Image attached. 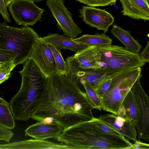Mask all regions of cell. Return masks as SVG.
I'll return each mask as SVG.
<instances>
[{"instance_id":"1f68e13d","label":"cell","mask_w":149,"mask_h":149,"mask_svg":"<svg viewBox=\"0 0 149 149\" xmlns=\"http://www.w3.org/2000/svg\"><path fill=\"white\" fill-rule=\"evenodd\" d=\"M132 149H149V144L143 143L139 140H137L133 143Z\"/></svg>"},{"instance_id":"d6986e66","label":"cell","mask_w":149,"mask_h":149,"mask_svg":"<svg viewBox=\"0 0 149 149\" xmlns=\"http://www.w3.org/2000/svg\"><path fill=\"white\" fill-rule=\"evenodd\" d=\"M111 33L117 38L127 49L139 53L142 46L137 40L134 39L130 34V31H126L117 25H113L111 30Z\"/></svg>"},{"instance_id":"277c9868","label":"cell","mask_w":149,"mask_h":149,"mask_svg":"<svg viewBox=\"0 0 149 149\" xmlns=\"http://www.w3.org/2000/svg\"><path fill=\"white\" fill-rule=\"evenodd\" d=\"M40 37L31 27H15L6 22L0 24V49L13 52L16 56L17 66L29 59L33 49Z\"/></svg>"},{"instance_id":"836d02e7","label":"cell","mask_w":149,"mask_h":149,"mask_svg":"<svg viewBox=\"0 0 149 149\" xmlns=\"http://www.w3.org/2000/svg\"><path fill=\"white\" fill-rule=\"evenodd\" d=\"M15 0H4L6 6L8 7V6L13 1Z\"/></svg>"},{"instance_id":"3957f363","label":"cell","mask_w":149,"mask_h":149,"mask_svg":"<svg viewBox=\"0 0 149 149\" xmlns=\"http://www.w3.org/2000/svg\"><path fill=\"white\" fill-rule=\"evenodd\" d=\"M57 139L64 143L68 149H130L133 146L123 135L104 132L93 120L64 129Z\"/></svg>"},{"instance_id":"30bf717a","label":"cell","mask_w":149,"mask_h":149,"mask_svg":"<svg viewBox=\"0 0 149 149\" xmlns=\"http://www.w3.org/2000/svg\"><path fill=\"white\" fill-rule=\"evenodd\" d=\"M29 58L36 63L47 78L56 73V63L48 43L40 37L35 45Z\"/></svg>"},{"instance_id":"5b68a950","label":"cell","mask_w":149,"mask_h":149,"mask_svg":"<svg viewBox=\"0 0 149 149\" xmlns=\"http://www.w3.org/2000/svg\"><path fill=\"white\" fill-rule=\"evenodd\" d=\"M97 70L113 74L143 66L146 64L139 53L114 45L96 46Z\"/></svg>"},{"instance_id":"7402d4cb","label":"cell","mask_w":149,"mask_h":149,"mask_svg":"<svg viewBox=\"0 0 149 149\" xmlns=\"http://www.w3.org/2000/svg\"><path fill=\"white\" fill-rule=\"evenodd\" d=\"M122 105L125 110L126 117L131 120L134 124L137 107L135 99L131 89L124 98Z\"/></svg>"},{"instance_id":"8fae6325","label":"cell","mask_w":149,"mask_h":149,"mask_svg":"<svg viewBox=\"0 0 149 149\" xmlns=\"http://www.w3.org/2000/svg\"><path fill=\"white\" fill-rule=\"evenodd\" d=\"M66 64L68 68L67 77L79 84L80 80H84L91 84L93 88L112 74L93 69H82L79 67L77 61L74 57L69 58Z\"/></svg>"},{"instance_id":"ac0fdd59","label":"cell","mask_w":149,"mask_h":149,"mask_svg":"<svg viewBox=\"0 0 149 149\" xmlns=\"http://www.w3.org/2000/svg\"><path fill=\"white\" fill-rule=\"evenodd\" d=\"M96 48L95 46H88L73 55L79 68L84 70H97Z\"/></svg>"},{"instance_id":"603a6c76","label":"cell","mask_w":149,"mask_h":149,"mask_svg":"<svg viewBox=\"0 0 149 149\" xmlns=\"http://www.w3.org/2000/svg\"><path fill=\"white\" fill-rule=\"evenodd\" d=\"M47 43L54 57L56 66V73L65 76L68 73V69L66 61L61 54L60 49L54 44Z\"/></svg>"},{"instance_id":"cb8c5ba5","label":"cell","mask_w":149,"mask_h":149,"mask_svg":"<svg viewBox=\"0 0 149 149\" xmlns=\"http://www.w3.org/2000/svg\"><path fill=\"white\" fill-rule=\"evenodd\" d=\"M80 83L84 86L87 95L95 108L101 111V100L95 92L93 85L84 80H80Z\"/></svg>"},{"instance_id":"ffe728a7","label":"cell","mask_w":149,"mask_h":149,"mask_svg":"<svg viewBox=\"0 0 149 149\" xmlns=\"http://www.w3.org/2000/svg\"><path fill=\"white\" fill-rule=\"evenodd\" d=\"M71 39L87 46L108 45L111 44L112 42L111 39L104 33H97L93 35L84 34L78 38H71Z\"/></svg>"},{"instance_id":"ba28073f","label":"cell","mask_w":149,"mask_h":149,"mask_svg":"<svg viewBox=\"0 0 149 149\" xmlns=\"http://www.w3.org/2000/svg\"><path fill=\"white\" fill-rule=\"evenodd\" d=\"M34 2L30 0H15L8 6L9 11L16 24L32 26L37 21H41L45 10Z\"/></svg>"},{"instance_id":"4316f807","label":"cell","mask_w":149,"mask_h":149,"mask_svg":"<svg viewBox=\"0 0 149 149\" xmlns=\"http://www.w3.org/2000/svg\"><path fill=\"white\" fill-rule=\"evenodd\" d=\"M92 7L105 6L112 5L116 0H76Z\"/></svg>"},{"instance_id":"9a60e30c","label":"cell","mask_w":149,"mask_h":149,"mask_svg":"<svg viewBox=\"0 0 149 149\" xmlns=\"http://www.w3.org/2000/svg\"><path fill=\"white\" fill-rule=\"evenodd\" d=\"M123 15L132 18L149 21V4L148 0H119Z\"/></svg>"},{"instance_id":"2e32d148","label":"cell","mask_w":149,"mask_h":149,"mask_svg":"<svg viewBox=\"0 0 149 149\" xmlns=\"http://www.w3.org/2000/svg\"><path fill=\"white\" fill-rule=\"evenodd\" d=\"M0 149H68L66 145L46 140L29 139L0 145Z\"/></svg>"},{"instance_id":"e0dca14e","label":"cell","mask_w":149,"mask_h":149,"mask_svg":"<svg viewBox=\"0 0 149 149\" xmlns=\"http://www.w3.org/2000/svg\"><path fill=\"white\" fill-rule=\"evenodd\" d=\"M41 38L46 42L54 44L60 50H68L75 53L88 47L72 40L71 38L58 33H51Z\"/></svg>"},{"instance_id":"f1b7e54d","label":"cell","mask_w":149,"mask_h":149,"mask_svg":"<svg viewBox=\"0 0 149 149\" xmlns=\"http://www.w3.org/2000/svg\"><path fill=\"white\" fill-rule=\"evenodd\" d=\"M11 130L0 125V140L9 142L14 135Z\"/></svg>"},{"instance_id":"44dd1931","label":"cell","mask_w":149,"mask_h":149,"mask_svg":"<svg viewBox=\"0 0 149 149\" xmlns=\"http://www.w3.org/2000/svg\"><path fill=\"white\" fill-rule=\"evenodd\" d=\"M10 103L0 97V125L12 130L15 127V119Z\"/></svg>"},{"instance_id":"f546056e","label":"cell","mask_w":149,"mask_h":149,"mask_svg":"<svg viewBox=\"0 0 149 149\" xmlns=\"http://www.w3.org/2000/svg\"><path fill=\"white\" fill-rule=\"evenodd\" d=\"M4 0H0V12L4 19L7 22L10 23L11 20L7 9Z\"/></svg>"},{"instance_id":"6da1fadb","label":"cell","mask_w":149,"mask_h":149,"mask_svg":"<svg viewBox=\"0 0 149 149\" xmlns=\"http://www.w3.org/2000/svg\"><path fill=\"white\" fill-rule=\"evenodd\" d=\"M79 84L57 73L47 78L46 86L31 118L38 122L46 117L64 129L94 119L95 109Z\"/></svg>"},{"instance_id":"52a82bcc","label":"cell","mask_w":149,"mask_h":149,"mask_svg":"<svg viewBox=\"0 0 149 149\" xmlns=\"http://www.w3.org/2000/svg\"><path fill=\"white\" fill-rule=\"evenodd\" d=\"M140 78L137 79L131 89L137 107L134 124L138 139L149 142V96L143 88Z\"/></svg>"},{"instance_id":"9c48e42d","label":"cell","mask_w":149,"mask_h":149,"mask_svg":"<svg viewBox=\"0 0 149 149\" xmlns=\"http://www.w3.org/2000/svg\"><path fill=\"white\" fill-rule=\"evenodd\" d=\"M46 4L63 35L75 38L82 33V30L73 20L72 13L64 6L63 0H47Z\"/></svg>"},{"instance_id":"d4e9b609","label":"cell","mask_w":149,"mask_h":149,"mask_svg":"<svg viewBox=\"0 0 149 149\" xmlns=\"http://www.w3.org/2000/svg\"><path fill=\"white\" fill-rule=\"evenodd\" d=\"M16 66L15 61L0 63V84L10 78L11 72Z\"/></svg>"},{"instance_id":"83f0119b","label":"cell","mask_w":149,"mask_h":149,"mask_svg":"<svg viewBox=\"0 0 149 149\" xmlns=\"http://www.w3.org/2000/svg\"><path fill=\"white\" fill-rule=\"evenodd\" d=\"M16 56L12 52L7 50L0 49V63L15 61Z\"/></svg>"},{"instance_id":"d6a6232c","label":"cell","mask_w":149,"mask_h":149,"mask_svg":"<svg viewBox=\"0 0 149 149\" xmlns=\"http://www.w3.org/2000/svg\"><path fill=\"white\" fill-rule=\"evenodd\" d=\"M40 123L45 124H51L54 122V119L53 118L51 117H46L39 121Z\"/></svg>"},{"instance_id":"7a4b0ae2","label":"cell","mask_w":149,"mask_h":149,"mask_svg":"<svg viewBox=\"0 0 149 149\" xmlns=\"http://www.w3.org/2000/svg\"><path fill=\"white\" fill-rule=\"evenodd\" d=\"M19 73L21 85L10 105L15 120L26 121L31 118L46 88L47 78L31 58L24 62Z\"/></svg>"},{"instance_id":"484cf974","label":"cell","mask_w":149,"mask_h":149,"mask_svg":"<svg viewBox=\"0 0 149 149\" xmlns=\"http://www.w3.org/2000/svg\"><path fill=\"white\" fill-rule=\"evenodd\" d=\"M112 79V75L93 88L98 97L101 99L108 89Z\"/></svg>"},{"instance_id":"4fadbf2b","label":"cell","mask_w":149,"mask_h":149,"mask_svg":"<svg viewBox=\"0 0 149 149\" xmlns=\"http://www.w3.org/2000/svg\"><path fill=\"white\" fill-rule=\"evenodd\" d=\"M98 118L130 140L134 141L137 140L136 127L133 122L130 119L113 113L101 115Z\"/></svg>"},{"instance_id":"d590c367","label":"cell","mask_w":149,"mask_h":149,"mask_svg":"<svg viewBox=\"0 0 149 149\" xmlns=\"http://www.w3.org/2000/svg\"><path fill=\"white\" fill-rule=\"evenodd\" d=\"M148 3L149 4V0H148Z\"/></svg>"},{"instance_id":"8992f818","label":"cell","mask_w":149,"mask_h":149,"mask_svg":"<svg viewBox=\"0 0 149 149\" xmlns=\"http://www.w3.org/2000/svg\"><path fill=\"white\" fill-rule=\"evenodd\" d=\"M142 76L139 67L112 74L109 86L101 100L102 109L117 114L132 87Z\"/></svg>"},{"instance_id":"7c38bea8","label":"cell","mask_w":149,"mask_h":149,"mask_svg":"<svg viewBox=\"0 0 149 149\" xmlns=\"http://www.w3.org/2000/svg\"><path fill=\"white\" fill-rule=\"evenodd\" d=\"M79 11V16L83 19V21L98 30L103 31L104 33L108 31L109 26L113 23V17L104 9L83 6Z\"/></svg>"},{"instance_id":"e575fe53","label":"cell","mask_w":149,"mask_h":149,"mask_svg":"<svg viewBox=\"0 0 149 149\" xmlns=\"http://www.w3.org/2000/svg\"><path fill=\"white\" fill-rule=\"evenodd\" d=\"M30 0L33 1L34 2H39L40 1H45V0Z\"/></svg>"},{"instance_id":"5bb4252c","label":"cell","mask_w":149,"mask_h":149,"mask_svg":"<svg viewBox=\"0 0 149 149\" xmlns=\"http://www.w3.org/2000/svg\"><path fill=\"white\" fill-rule=\"evenodd\" d=\"M63 130L61 126L55 122L45 124L39 121L29 126L25 132L27 135L36 139H57Z\"/></svg>"},{"instance_id":"4dcf8cb0","label":"cell","mask_w":149,"mask_h":149,"mask_svg":"<svg viewBox=\"0 0 149 149\" xmlns=\"http://www.w3.org/2000/svg\"><path fill=\"white\" fill-rule=\"evenodd\" d=\"M139 54L144 62H149V40L147 41L146 46Z\"/></svg>"}]
</instances>
